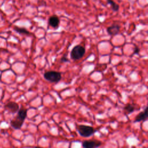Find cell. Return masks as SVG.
Wrapping results in <instances>:
<instances>
[{"instance_id":"1","label":"cell","mask_w":148,"mask_h":148,"mask_svg":"<svg viewBox=\"0 0 148 148\" xmlns=\"http://www.w3.org/2000/svg\"><path fill=\"white\" fill-rule=\"evenodd\" d=\"M27 116V109L21 108L17 112V115L10 121L11 126L15 130H20Z\"/></svg>"},{"instance_id":"2","label":"cell","mask_w":148,"mask_h":148,"mask_svg":"<svg viewBox=\"0 0 148 148\" xmlns=\"http://www.w3.org/2000/svg\"><path fill=\"white\" fill-rule=\"evenodd\" d=\"M76 129L79 135L84 138L90 137L97 132V130L94 127L84 124L78 125L76 127Z\"/></svg>"},{"instance_id":"3","label":"cell","mask_w":148,"mask_h":148,"mask_svg":"<svg viewBox=\"0 0 148 148\" xmlns=\"http://www.w3.org/2000/svg\"><path fill=\"white\" fill-rule=\"evenodd\" d=\"M85 53V47L82 45H77L72 48L70 53V57L74 61L79 60L84 56Z\"/></svg>"},{"instance_id":"4","label":"cell","mask_w":148,"mask_h":148,"mask_svg":"<svg viewBox=\"0 0 148 148\" xmlns=\"http://www.w3.org/2000/svg\"><path fill=\"white\" fill-rule=\"evenodd\" d=\"M43 77L45 79L51 83H57L62 78L61 73L56 71H49L44 73Z\"/></svg>"},{"instance_id":"5","label":"cell","mask_w":148,"mask_h":148,"mask_svg":"<svg viewBox=\"0 0 148 148\" xmlns=\"http://www.w3.org/2000/svg\"><path fill=\"white\" fill-rule=\"evenodd\" d=\"M102 144L100 140H86L82 142V145L83 148H98Z\"/></svg>"},{"instance_id":"6","label":"cell","mask_w":148,"mask_h":148,"mask_svg":"<svg viewBox=\"0 0 148 148\" xmlns=\"http://www.w3.org/2000/svg\"><path fill=\"white\" fill-rule=\"evenodd\" d=\"M147 109L148 107L146 106L145 108V109L139 113L135 117V119L134 120V123L136 122H140V121H145L147 119L148 114H147Z\"/></svg>"},{"instance_id":"7","label":"cell","mask_w":148,"mask_h":148,"mask_svg":"<svg viewBox=\"0 0 148 148\" xmlns=\"http://www.w3.org/2000/svg\"><path fill=\"white\" fill-rule=\"evenodd\" d=\"M120 26L117 24H113L106 28L108 34L110 36H114L119 34Z\"/></svg>"},{"instance_id":"8","label":"cell","mask_w":148,"mask_h":148,"mask_svg":"<svg viewBox=\"0 0 148 148\" xmlns=\"http://www.w3.org/2000/svg\"><path fill=\"white\" fill-rule=\"evenodd\" d=\"M5 108H6V109L7 110H8L9 112H10L12 113H16L19 110L18 104L13 101H11V102L7 103L5 105Z\"/></svg>"},{"instance_id":"9","label":"cell","mask_w":148,"mask_h":148,"mask_svg":"<svg viewBox=\"0 0 148 148\" xmlns=\"http://www.w3.org/2000/svg\"><path fill=\"white\" fill-rule=\"evenodd\" d=\"M48 23L51 27L57 29L60 25V18L56 15L51 16L49 17Z\"/></svg>"},{"instance_id":"10","label":"cell","mask_w":148,"mask_h":148,"mask_svg":"<svg viewBox=\"0 0 148 148\" xmlns=\"http://www.w3.org/2000/svg\"><path fill=\"white\" fill-rule=\"evenodd\" d=\"M13 29L17 33L21 34V35H31V32L28 31L27 29L23 27H19L18 26H14L13 27Z\"/></svg>"},{"instance_id":"11","label":"cell","mask_w":148,"mask_h":148,"mask_svg":"<svg viewBox=\"0 0 148 148\" xmlns=\"http://www.w3.org/2000/svg\"><path fill=\"white\" fill-rule=\"evenodd\" d=\"M135 109V106L133 105L131 103H127L123 108V110L125 115H128L132 113V112H134Z\"/></svg>"},{"instance_id":"12","label":"cell","mask_w":148,"mask_h":148,"mask_svg":"<svg viewBox=\"0 0 148 148\" xmlns=\"http://www.w3.org/2000/svg\"><path fill=\"white\" fill-rule=\"evenodd\" d=\"M106 3L110 5L111 9L113 12H117L119 10V5L113 0H106Z\"/></svg>"},{"instance_id":"13","label":"cell","mask_w":148,"mask_h":148,"mask_svg":"<svg viewBox=\"0 0 148 148\" xmlns=\"http://www.w3.org/2000/svg\"><path fill=\"white\" fill-rule=\"evenodd\" d=\"M69 59L66 57V56H62L61 59H60V62H69Z\"/></svg>"},{"instance_id":"14","label":"cell","mask_w":148,"mask_h":148,"mask_svg":"<svg viewBox=\"0 0 148 148\" xmlns=\"http://www.w3.org/2000/svg\"><path fill=\"white\" fill-rule=\"evenodd\" d=\"M139 51H140V49L138 47H137L136 46H135L134 47V51H133V53H132V55L133 54H137L139 53Z\"/></svg>"},{"instance_id":"15","label":"cell","mask_w":148,"mask_h":148,"mask_svg":"<svg viewBox=\"0 0 148 148\" xmlns=\"http://www.w3.org/2000/svg\"><path fill=\"white\" fill-rule=\"evenodd\" d=\"M34 148H43V147H39V146H36V147H35Z\"/></svg>"}]
</instances>
